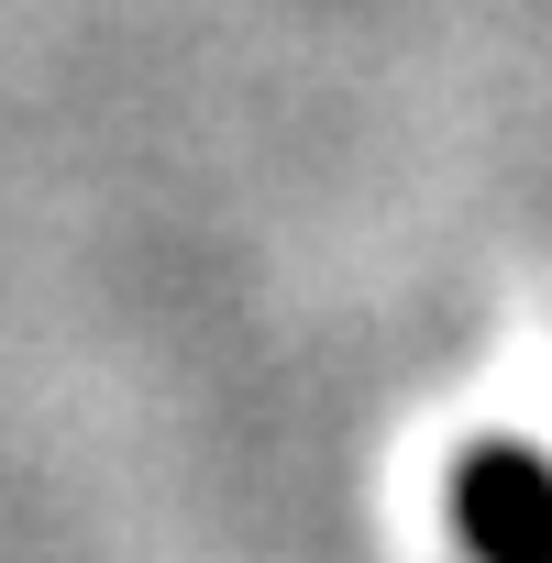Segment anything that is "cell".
I'll use <instances>...</instances> for the list:
<instances>
[{"label": "cell", "mask_w": 552, "mask_h": 563, "mask_svg": "<svg viewBox=\"0 0 552 563\" xmlns=\"http://www.w3.org/2000/svg\"><path fill=\"white\" fill-rule=\"evenodd\" d=\"M453 541L464 563H552V464L519 442H475L453 464Z\"/></svg>", "instance_id": "obj_1"}]
</instances>
